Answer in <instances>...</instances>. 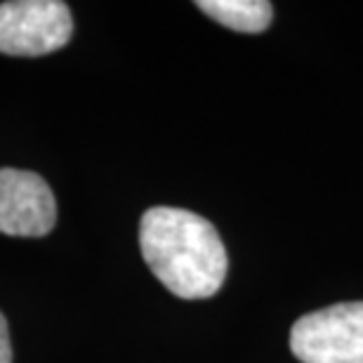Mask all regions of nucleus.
Segmentation results:
<instances>
[{
  "label": "nucleus",
  "mask_w": 363,
  "mask_h": 363,
  "mask_svg": "<svg viewBox=\"0 0 363 363\" xmlns=\"http://www.w3.org/2000/svg\"><path fill=\"white\" fill-rule=\"evenodd\" d=\"M0 363H12V345H10V330L7 321L0 311Z\"/></svg>",
  "instance_id": "obj_6"
},
{
  "label": "nucleus",
  "mask_w": 363,
  "mask_h": 363,
  "mask_svg": "<svg viewBox=\"0 0 363 363\" xmlns=\"http://www.w3.org/2000/svg\"><path fill=\"white\" fill-rule=\"evenodd\" d=\"M57 224V201L35 172L0 168V234L40 238Z\"/></svg>",
  "instance_id": "obj_4"
},
{
  "label": "nucleus",
  "mask_w": 363,
  "mask_h": 363,
  "mask_svg": "<svg viewBox=\"0 0 363 363\" xmlns=\"http://www.w3.org/2000/svg\"><path fill=\"white\" fill-rule=\"evenodd\" d=\"M290 350L302 363H363V302H342L297 318Z\"/></svg>",
  "instance_id": "obj_2"
},
{
  "label": "nucleus",
  "mask_w": 363,
  "mask_h": 363,
  "mask_svg": "<svg viewBox=\"0 0 363 363\" xmlns=\"http://www.w3.org/2000/svg\"><path fill=\"white\" fill-rule=\"evenodd\" d=\"M196 7L217 24L241 33H262L272 24L274 14L267 0H199Z\"/></svg>",
  "instance_id": "obj_5"
},
{
  "label": "nucleus",
  "mask_w": 363,
  "mask_h": 363,
  "mask_svg": "<svg viewBox=\"0 0 363 363\" xmlns=\"http://www.w3.org/2000/svg\"><path fill=\"white\" fill-rule=\"evenodd\" d=\"M74 35L71 10L62 0L0 3V52L40 57L64 48Z\"/></svg>",
  "instance_id": "obj_3"
},
{
  "label": "nucleus",
  "mask_w": 363,
  "mask_h": 363,
  "mask_svg": "<svg viewBox=\"0 0 363 363\" xmlns=\"http://www.w3.org/2000/svg\"><path fill=\"white\" fill-rule=\"evenodd\" d=\"M140 248L151 274L182 300H206L222 288L229 257L206 217L156 206L142 215Z\"/></svg>",
  "instance_id": "obj_1"
}]
</instances>
